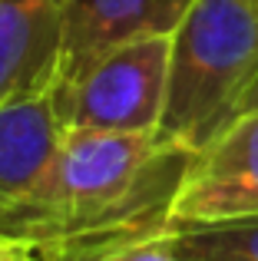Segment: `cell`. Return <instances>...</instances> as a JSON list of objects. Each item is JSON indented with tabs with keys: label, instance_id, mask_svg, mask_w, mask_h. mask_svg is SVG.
<instances>
[{
	"label": "cell",
	"instance_id": "ba28073f",
	"mask_svg": "<svg viewBox=\"0 0 258 261\" xmlns=\"http://www.w3.org/2000/svg\"><path fill=\"white\" fill-rule=\"evenodd\" d=\"M60 43V0H0V102L57 83Z\"/></svg>",
	"mask_w": 258,
	"mask_h": 261
},
{
	"label": "cell",
	"instance_id": "5b68a950",
	"mask_svg": "<svg viewBox=\"0 0 258 261\" xmlns=\"http://www.w3.org/2000/svg\"><path fill=\"white\" fill-rule=\"evenodd\" d=\"M258 212V106L195 149L175 189L169 222L199 225Z\"/></svg>",
	"mask_w": 258,
	"mask_h": 261
},
{
	"label": "cell",
	"instance_id": "8992f818",
	"mask_svg": "<svg viewBox=\"0 0 258 261\" xmlns=\"http://www.w3.org/2000/svg\"><path fill=\"white\" fill-rule=\"evenodd\" d=\"M57 83L0 102V225L37 192L63 142Z\"/></svg>",
	"mask_w": 258,
	"mask_h": 261
},
{
	"label": "cell",
	"instance_id": "3957f363",
	"mask_svg": "<svg viewBox=\"0 0 258 261\" xmlns=\"http://www.w3.org/2000/svg\"><path fill=\"white\" fill-rule=\"evenodd\" d=\"M169 43L172 33H156L99 53L73 80L57 86L66 129L103 133H156L166 106Z\"/></svg>",
	"mask_w": 258,
	"mask_h": 261
},
{
	"label": "cell",
	"instance_id": "6da1fadb",
	"mask_svg": "<svg viewBox=\"0 0 258 261\" xmlns=\"http://www.w3.org/2000/svg\"><path fill=\"white\" fill-rule=\"evenodd\" d=\"M258 80V0H192L169 43L166 106L156 139L202 149L245 113Z\"/></svg>",
	"mask_w": 258,
	"mask_h": 261
},
{
	"label": "cell",
	"instance_id": "52a82bcc",
	"mask_svg": "<svg viewBox=\"0 0 258 261\" xmlns=\"http://www.w3.org/2000/svg\"><path fill=\"white\" fill-rule=\"evenodd\" d=\"M192 0H63L57 86L119 43L172 33Z\"/></svg>",
	"mask_w": 258,
	"mask_h": 261
},
{
	"label": "cell",
	"instance_id": "9c48e42d",
	"mask_svg": "<svg viewBox=\"0 0 258 261\" xmlns=\"http://www.w3.org/2000/svg\"><path fill=\"white\" fill-rule=\"evenodd\" d=\"M175 261H258V212L222 222L175 225L169 231Z\"/></svg>",
	"mask_w": 258,
	"mask_h": 261
},
{
	"label": "cell",
	"instance_id": "30bf717a",
	"mask_svg": "<svg viewBox=\"0 0 258 261\" xmlns=\"http://www.w3.org/2000/svg\"><path fill=\"white\" fill-rule=\"evenodd\" d=\"M0 261H43V255L30 238L0 231Z\"/></svg>",
	"mask_w": 258,
	"mask_h": 261
},
{
	"label": "cell",
	"instance_id": "8fae6325",
	"mask_svg": "<svg viewBox=\"0 0 258 261\" xmlns=\"http://www.w3.org/2000/svg\"><path fill=\"white\" fill-rule=\"evenodd\" d=\"M255 106H258V80H255L252 93H248V102H245V113H248V109H255Z\"/></svg>",
	"mask_w": 258,
	"mask_h": 261
},
{
	"label": "cell",
	"instance_id": "277c9868",
	"mask_svg": "<svg viewBox=\"0 0 258 261\" xmlns=\"http://www.w3.org/2000/svg\"><path fill=\"white\" fill-rule=\"evenodd\" d=\"M189 159V149L162 142L139 189L106 215L40 242L43 261H175L169 248V208Z\"/></svg>",
	"mask_w": 258,
	"mask_h": 261
},
{
	"label": "cell",
	"instance_id": "7c38bea8",
	"mask_svg": "<svg viewBox=\"0 0 258 261\" xmlns=\"http://www.w3.org/2000/svg\"><path fill=\"white\" fill-rule=\"evenodd\" d=\"M60 7H63V0H60Z\"/></svg>",
	"mask_w": 258,
	"mask_h": 261
},
{
	"label": "cell",
	"instance_id": "7a4b0ae2",
	"mask_svg": "<svg viewBox=\"0 0 258 261\" xmlns=\"http://www.w3.org/2000/svg\"><path fill=\"white\" fill-rule=\"evenodd\" d=\"M159 149L156 133L66 129L50 172L0 231L40 245L73 225L106 215L139 189Z\"/></svg>",
	"mask_w": 258,
	"mask_h": 261
}]
</instances>
